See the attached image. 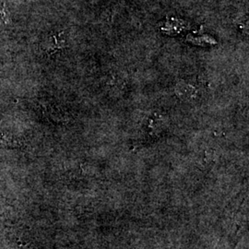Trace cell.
<instances>
[{
    "instance_id": "6da1fadb",
    "label": "cell",
    "mask_w": 249,
    "mask_h": 249,
    "mask_svg": "<svg viewBox=\"0 0 249 249\" xmlns=\"http://www.w3.org/2000/svg\"><path fill=\"white\" fill-rule=\"evenodd\" d=\"M175 90L178 98L183 101H193L197 95V90L195 86L185 81L178 82Z\"/></svg>"
},
{
    "instance_id": "7a4b0ae2",
    "label": "cell",
    "mask_w": 249,
    "mask_h": 249,
    "mask_svg": "<svg viewBox=\"0 0 249 249\" xmlns=\"http://www.w3.org/2000/svg\"><path fill=\"white\" fill-rule=\"evenodd\" d=\"M62 36V35H61ZM60 34L58 36H53L51 37V39H53V41H50V44L47 46V48L45 49V51L47 53H53L55 50H58L60 48H62L64 46V40L60 39Z\"/></svg>"
},
{
    "instance_id": "3957f363",
    "label": "cell",
    "mask_w": 249,
    "mask_h": 249,
    "mask_svg": "<svg viewBox=\"0 0 249 249\" xmlns=\"http://www.w3.org/2000/svg\"><path fill=\"white\" fill-rule=\"evenodd\" d=\"M0 19L3 20L5 23L10 22L9 13L7 9V7H6V4L1 1H0Z\"/></svg>"
}]
</instances>
